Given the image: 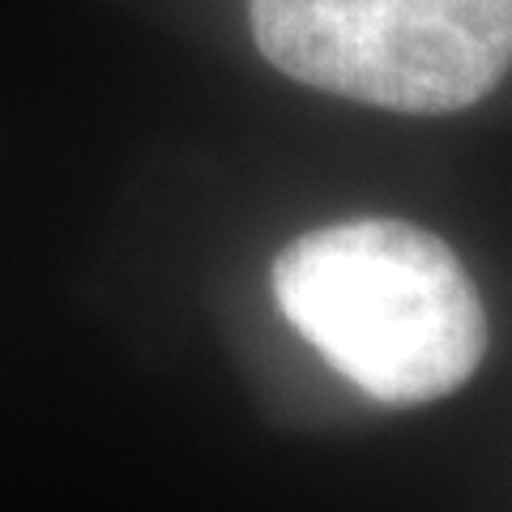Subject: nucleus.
I'll use <instances>...</instances> for the list:
<instances>
[{"label":"nucleus","mask_w":512,"mask_h":512,"mask_svg":"<svg viewBox=\"0 0 512 512\" xmlns=\"http://www.w3.org/2000/svg\"><path fill=\"white\" fill-rule=\"evenodd\" d=\"M291 325L384 406L461 389L487 350V316L453 248L397 218H355L299 235L274 261Z\"/></svg>","instance_id":"nucleus-1"},{"label":"nucleus","mask_w":512,"mask_h":512,"mask_svg":"<svg viewBox=\"0 0 512 512\" xmlns=\"http://www.w3.org/2000/svg\"><path fill=\"white\" fill-rule=\"evenodd\" d=\"M261 56L367 107L444 116L500 86L512 0H248Z\"/></svg>","instance_id":"nucleus-2"}]
</instances>
